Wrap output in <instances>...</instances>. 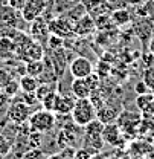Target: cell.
<instances>
[{
    "instance_id": "836d02e7",
    "label": "cell",
    "mask_w": 154,
    "mask_h": 159,
    "mask_svg": "<svg viewBox=\"0 0 154 159\" xmlns=\"http://www.w3.org/2000/svg\"><path fill=\"white\" fill-rule=\"evenodd\" d=\"M47 41H49V48L51 49H58L63 43V37H58V35H54V34H49L47 37Z\"/></svg>"
},
{
    "instance_id": "ac0fdd59",
    "label": "cell",
    "mask_w": 154,
    "mask_h": 159,
    "mask_svg": "<svg viewBox=\"0 0 154 159\" xmlns=\"http://www.w3.org/2000/svg\"><path fill=\"white\" fill-rule=\"evenodd\" d=\"M104 122L99 121L98 118H95L93 121H90L87 125H84V132H86V136L89 138H101L102 136V130H104Z\"/></svg>"
},
{
    "instance_id": "cb8c5ba5",
    "label": "cell",
    "mask_w": 154,
    "mask_h": 159,
    "mask_svg": "<svg viewBox=\"0 0 154 159\" xmlns=\"http://www.w3.org/2000/svg\"><path fill=\"white\" fill-rule=\"evenodd\" d=\"M86 14H87L86 6H84V5H77V6H73V8H70V9L67 11L66 17H67L69 20H72L73 23H77L78 20L81 19L82 16H86Z\"/></svg>"
},
{
    "instance_id": "3957f363",
    "label": "cell",
    "mask_w": 154,
    "mask_h": 159,
    "mask_svg": "<svg viewBox=\"0 0 154 159\" xmlns=\"http://www.w3.org/2000/svg\"><path fill=\"white\" fill-rule=\"evenodd\" d=\"M142 122V115H137L133 112H121L117 115L116 124L121 127L124 135H136Z\"/></svg>"
},
{
    "instance_id": "7c38bea8",
    "label": "cell",
    "mask_w": 154,
    "mask_h": 159,
    "mask_svg": "<svg viewBox=\"0 0 154 159\" xmlns=\"http://www.w3.org/2000/svg\"><path fill=\"white\" fill-rule=\"evenodd\" d=\"M20 49L23 51L21 54V58H24L26 61H31V60H43L44 57V51L41 48V44L37 41H28L26 44L20 46Z\"/></svg>"
},
{
    "instance_id": "d6986e66",
    "label": "cell",
    "mask_w": 154,
    "mask_h": 159,
    "mask_svg": "<svg viewBox=\"0 0 154 159\" xmlns=\"http://www.w3.org/2000/svg\"><path fill=\"white\" fill-rule=\"evenodd\" d=\"M110 19L113 21V25H116V26H124V25L130 23L131 16H130V11H128V9H125V8H117V9H113Z\"/></svg>"
},
{
    "instance_id": "5b68a950",
    "label": "cell",
    "mask_w": 154,
    "mask_h": 159,
    "mask_svg": "<svg viewBox=\"0 0 154 159\" xmlns=\"http://www.w3.org/2000/svg\"><path fill=\"white\" fill-rule=\"evenodd\" d=\"M46 0H26L23 8H21V19L26 23H31L32 20L43 16V12L46 11Z\"/></svg>"
},
{
    "instance_id": "1f68e13d",
    "label": "cell",
    "mask_w": 154,
    "mask_h": 159,
    "mask_svg": "<svg viewBox=\"0 0 154 159\" xmlns=\"http://www.w3.org/2000/svg\"><path fill=\"white\" fill-rule=\"evenodd\" d=\"M23 102H26L28 106H35V104H38L40 101L37 98V95H35V92H23Z\"/></svg>"
},
{
    "instance_id": "7bdbcfd3",
    "label": "cell",
    "mask_w": 154,
    "mask_h": 159,
    "mask_svg": "<svg viewBox=\"0 0 154 159\" xmlns=\"http://www.w3.org/2000/svg\"><path fill=\"white\" fill-rule=\"evenodd\" d=\"M0 159H2V158H0Z\"/></svg>"
},
{
    "instance_id": "9c48e42d",
    "label": "cell",
    "mask_w": 154,
    "mask_h": 159,
    "mask_svg": "<svg viewBox=\"0 0 154 159\" xmlns=\"http://www.w3.org/2000/svg\"><path fill=\"white\" fill-rule=\"evenodd\" d=\"M75 95L70 92V93H63V92H58L57 93V99H55V109H54V113L57 115H70L73 106H75Z\"/></svg>"
},
{
    "instance_id": "8992f818",
    "label": "cell",
    "mask_w": 154,
    "mask_h": 159,
    "mask_svg": "<svg viewBox=\"0 0 154 159\" xmlns=\"http://www.w3.org/2000/svg\"><path fill=\"white\" fill-rule=\"evenodd\" d=\"M69 70L73 78H87L93 74V64L87 57H75L70 61Z\"/></svg>"
},
{
    "instance_id": "484cf974",
    "label": "cell",
    "mask_w": 154,
    "mask_h": 159,
    "mask_svg": "<svg viewBox=\"0 0 154 159\" xmlns=\"http://www.w3.org/2000/svg\"><path fill=\"white\" fill-rule=\"evenodd\" d=\"M20 159H46V156H44V152L40 147H32V148L26 150L20 156Z\"/></svg>"
},
{
    "instance_id": "4dcf8cb0",
    "label": "cell",
    "mask_w": 154,
    "mask_h": 159,
    "mask_svg": "<svg viewBox=\"0 0 154 159\" xmlns=\"http://www.w3.org/2000/svg\"><path fill=\"white\" fill-rule=\"evenodd\" d=\"M11 80H12V74L9 72V69L0 67V89H3Z\"/></svg>"
},
{
    "instance_id": "ab89813d",
    "label": "cell",
    "mask_w": 154,
    "mask_h": 159,
    "mask_svg": "<svg viewBox=\"0 0 154 159\" xmlns=\"http://www.w3.org/2000/svg\"><path fill=\"white\" fill-rule=\"evenodd\" d=\"M67 159H77V158L75 156H70V158H67Z\"/></svg>"
},
{
    "instance_id": "52a82bcc",
    "label": "cell",
    "mask_w": 154,
    "mask_h": 159,
    "mask_svg": "<svg viewBox=\"0 0 154 159\" xmlns=\"http://www.w3.org/2000/svg\"><path fill=\"white\" fill-rule=\"evenodd\" d=\"M31 113H32L31 106H28L23 101H19V102L11 104V107L8 109V119L12 124H23V122H28Z\"/></svg>"
},
{
    "instance_id": "30bf717a",
    "label": "cell",
    "mask_w": 154,
    "mask_h": 159,
    "mask_svg": "<svg viewBox=\"0 0 154 159\" xmlns=\"http://www.w3.org/2000/svg\"><path fill=\"white\" fill-rule=\"evenodd\" d=\"M95 29H96V21L89 12L75 23V35L78 37H89L95 32Z\"/></svg>"
},
{
    "instance_id": "9a60e30c",
    "label": "cell",
    "mask_w": 154,
    "mask_h": 159,
    "mask_svg": "<svg viewBox=\"0 0 154 159\" xmlns=\"http://www.w3.org/2000/svg\"><path fill=\"white\" fill-rule=\"evenodd\" d=\"M0 21L2 23H6V25H11L14 28H19V11L14 9L12 6L6 5V6H2L0 8Z\"/></svg>"
},
{
    "instance_id": "d6a6232c",
    "label": "cell",
    "mask_w": 154,
    "mask_h": 159,
    "mask_svg": "<svg viewBox=\"0 0 154 159\" xmlns=\"http://www.w3.org/2000/svg\"><path fill=\"white\" fill-rule=\"evenodd\" d=\"M92 156H93V153L89 148H86V147H81V148L75 150V158L77 159H90Z\"/></svg>"
},
{
    "instance_id": "d590c367",
    "label": "cell",
    "mask_w": 154,
    "mask_h": 159,
    "mask_svg": "<svg viewBox=\"0 0 154 159\" xmlns=\"http://www.w3.org/2000/svg\"><path fill=\"white\" fill-rule=\"evenodd\" d=\"M46 159H64V158H63V155H61V153H52V155L46 156Z\"/></svg>"
},
{
    "instance_id": "603a6c76",
    "label": "cell",
    "mask_w": 154,
    "mask_h": 159,
    "mask_svg": "<svg viewBox=\"0 0 154 159\" xmlns=\"http://www.w3.org/2000/svg\"><path fill=\"white\" fill-rule=\"evenodd\" d=\"M57 90V83H44V84H38L37 90H35V95L38 101L41 102V99L44 98L46 95H49L51 92H55Z\"/></svg>"
},
{
    "instance_id": "7a4b0ae2",
    "label": "cell",
    "mask_w": 154,
    "mask_h": 159,
    "mask_svg": "<svg viewBox=\"0 0 154 159\" xmlns=\"http://www.w3.org/2000/svg\"><path fill=\"white\" fill-rule=\"evenodd\" d=\"M31 130L40 132V133H49L51 130H54L55 124H57V115L51 110L46 109H40L37 112H32L31 116L28 119Z\"/></svg>"
},
{
    "instance_id": "f546056e",
    "label": "cell",
    "mask_w": 154,
    "mask_h": 159,
    "mask_svg": "<svg viewBox=\"0 0 154 159\" xmlns=\"http://www.w3.org/2000/svg\"><path fill=\"white\" fill-rule=\"evenodd\" d=\"M140 115H142V119H143V121H147L148 124L154 125V101L145 109V110L140 112Z\"/></svg>"
},
{
    "instance_id": "b9f144b4",
    "label": "cell",
    "mask_w": 154,
    "mask_h": 159,
    "mask_svg": "<svg viewBox=\"0 0 154 159\" xmlns=\"http://www.w3.org/2000/svg\"><path fill=\"white\" fill-rule=\"evenodd\" d=\"M21 2H26V0H21Z\"/></svg>"
},
{
    "instance_id": "e575fe53",
    "label": "cell",
    "mask_w": 154,
    "mask_h": 159,
    "mask_svg": "<svg viewBox=\"0 0 154 159\" xmlns=\"http://www.w3.org/2000/svg\"><path fill=\"white\" fill-rule=\"evenodd\" d=\"M134 92H136V95H140V93H147V92H151V90L147 87V84H145V83H143V80H142V81L136 83Z\"/></svg>"
},
{
    "instance_id": "5bb4252c",
    "label": "cell",
    "mask_w": 154,
    "mask_h": 159,
    "mask_svg": "<svg viewBox=\"0 0 154 159\" xmlns=\"http://www.w3.org/2000/svg\"><path fill=\"white\" fill-rule=\"evenodd\" d=\"M70 92L75 95V98H89L92 95V87L89 84L87 78H73Z\"/></svg>"
},
{
    "instance_id": "60d3db41",
    "label": "cell",
    "mask_w": 154,
    "mask_h": 159,
    "mask_svg": "<svg viewBox=\"0 0 154 159\" xmlns=\"http://www.w3.org/2000/svg\"><path fill=\"white\" fill-rule=\"evenodd\" d=\"M2 93H3V92H2V89H0V98H2Z\"/></svg>"
},
{
    "instance_id": "4fadbf2b",
    "label": "cell",
    "mask_w": 154,
    "mask_h": 159,
    "mask_svg": "<svg viewBox=\"0 0 154 159\" xmlns=\"http://www.w3.org/2000/svg\"><path fill=\"white\" fill-rule=\"evenodd\" d=\"M29 32H31L32 39H35V40L47 37V35L51 34V32H49V21L44 20L43 16H40V17H37L35 20L31 21V25H29Z\"/></svg>"
},
{
    "instance_id": "f1b7e54d",
    "label": "cell",
    "mask_w": 154,
    "mask_h": 159,
    "mask_svg": "<svg viewBox=\"0 0 154 159\" xmlns=\"http://www.w3.org/2000/svg\"><path fill=\"white\" fill-rule=\"evenodd\" d=\"M12 150V142L6 138L3 133H0V158L6 156Z\"/></svg>"
},
{
    "instance_id": "2e32d148",
    "label": "cell",
    "mask_w": 154,
    "mask_h": 159,
    "mask_svg": "<svg viewBox=\"0 0 154 159\" xmlns=\"http://www.w3.org/2000/svg\"><path fill=\"white\" fill-rule=\"evenodd\" d=\"M134 14L140 19H154V0H143L134 5Z\"/></svg>"
},
{
    "instance_id": "d4e9b609",
    "label": "cell",
    "mask_w": 154,
    "mask_h": 159,
    "mask_svg": "<svg viewBox=\"0 0 154 159\" xmlns=\"http://www.w3.org/2000/svg\"><path fill=\"white\" fill-rule=\"evenodd\" d=\"M3 95L5 97H8V98H11V97H15L17 93H19V90H20V81H17V80H11L3 89Z\"/></svg>"
},
{
    "instance_id": "ffe728a7",
    "label": "cell",
    "mask_w": 154,
    "mask_h": 159,
    "mask_svg": "<svg viewBox=\"0 0 154 159\" xmlns=\"http://www.w3.org/2000/svg\"><path fill=\"white\" fill-rule=\"evenodd\" d=\"M38 80L37 77H32L29 74H24L21 75L20 78V90L21 92H35L37 87H38Z\"/></svg>"
},
{
    "instance_id": "e0dca14e",
    "label": "cell",
    "mask_w": 154,
    "mask_h": 159,
    "mask_svg": "<svg viewBox=\"0 0 154 159\" xmlns=\"http://www.w3.org/2000/svg\"><path fill=\"white\" fill-rule=\"evenodd\" d=\"M119 113H121V112L116 110V109L102 106V107H99L96 110V118L99 119V121H102L104 124H110V122H115L116 119H117V115H119Z\"/></svg>"
},
{
    "instance_id": "83f0119b",
    "label": "cell",
    "mask_w": 154,
    "mask_h": 159,
    "mask_svg": "<svg viewBox=\"0 0 154 159\" xmlns=\"http://www.w3.org/2000/svg\"><path fill=\"white\" fill-rule=\"evenodd\" d=\"M57 93H58L57 90H55V92H51L49 95H46L44 98L41 99V106H43V109L54 112V109H55V99H57Z\"/></svg>"
},
{
    "instance_id": "74e56055",
    "label": "cell",
    "mask_w": 154,
    "mask_h": 159,
    "mask_svg": "<svg viewBox=\"0 0 154 159\" xmlns=\"http://www.w3.org/2000/svg\"><path fill=\"white\" fill-rule=\"evenodd\" d=\"M140 2H143V0H127V3H133V5H137Z\"/></svg>"
},
{
    "instance_id": "8d00e7d4",
    "label": "cell",
    "mask_w": 154,
    "mask_h": 159,
    "mask_svg": "<svg viewBox=\"0 0 154 159\" xmlns=\"http://www.w3.org/2000/svg\"><path fill=\"white\" fill-rule=\"evenodd\" d=\"M148 49H150V52H151V54H154V35L151 37L150 43H148Z\"/></svg>"
},
{
    "instance_id": "4316f807",
    "label": "cell",
    "mask_w": 154,
    "mask_h": 159,
    "mask_svg": "<svg viewBox=\"0 0 154 159\" xmlns=\"http://www.w3.org/2000/svg\"><path fill=\"white\" fill-rule=\"evenodd\" d=\"M142 78H143V83L147 84V87L154 92V66L153 67H145L143 74H142Z\"/></svg>"
},
{
    "instance_id": "44dd1931",
    "label": "cell",
    "mask_w": 154,
    "mask_h": 159,
    "mask_svg": "<svg viewBox=\"0 0 154 159\" xmlns=\"http://www.w3.org/2000/svg\"><path fill=\"white\" fill-rule=\"evenodd\" d=\"M24 72L38 78L40 75L44 72V63H43V60H31V61H28L26 66H24Z\"/></svg>"
},
{
    "instance_id": "6da1fadb",
    "label": "cell",
    "mask_w": 154,
    "mask_h": 159,
    "mask_svg": "<svg viewBox=\"0 0 154 159\" xmlns=\"http://www.w3.org/2000/svg\"><path fill=\"white\" fill-rule=\"evenodd\" d=\"M70 116L78 127H84L96 118V107L93 106L90 98H77Z\"/></svg>"
},
{
    "instance_id": "ba28073f",
    "label": "cell",
    "mask_w": 154,
    "mask_h": 159,
    "mask_svg": "<svg viewBox=\"0 0 154 159\" xmlns=\"http://www.w3.org/2000/svg\"><path fill=\"white\" fill-rule=\"evenodd\" d=\"M102 139L104 142L117 147V145H124L125 141H124V133L121 130V127L116 124V122H110V124H105L104 125V130H102Z\"/></svg>"
},
{
    "instance_id": "f35d334b",
    "label": "cell",
    "mask_w": 154,
    "mask_h": 159,
    "mask_svg": "<svg viewBox=\"0 0 154 159\" xmlns=\"http://www.w3.org/2000/svg\"><path fill=\"white\" fill-rule=\"evenodd\" d=\"M90 159H102V156H99V155H98V153H96L95 156H92V158H90Z\"/></svg>"
},
{
    "instance_id": "7402d4cb",
    "label": "cell",
    "mask_w": 154,
    "mask_h": 159,
    "mask_svg": "<svg viewBox=\"0 0 154 159\" xmlns=\"http://www.w3.org/2000/svg\"><path fill=\"white\" fill-rule=\"evenodd\" d=\"M154 101V92H147V93H140L136 97V107L142 112L145 110L151 102Z\"/></svg>"
},
{
    "instance_id": "8fae6325",
    "label": "cell",
    "mask_w": 154,
    "mask_h": 159,
    "mask_svg": "<svg viewBox=\"0 0 154 159\" xmlns=\"http://www.w3.org/2000/svg\"><path fill=\"white\" fill-rule=\"evenodd\" d=\"M133 31L142 41H145V43L150 41L154 35L153 19H142V21H136L133 25Z\"/></svg>"
},
{
    "instance_id": "277c9868",
    "label": "cell",
    "mask_w": 154,
    "mask_h": 159,
    "mask_svg": "<svg viewBox=\"0 0 154 159\" xmlns=\"http://www.w3.org/2000/svg\"><path fill=\"white\" fill-rule=\"evenodd\" d=\"M49 32L58 37H63V39L69 35H75V23L69 20L66 16L52 19L49 21Z\"/></svg>"
}]
</instances>
